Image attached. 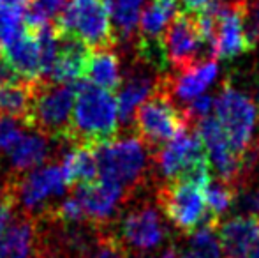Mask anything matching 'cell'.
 I'll list each match as a JSON object with an SVG mask.
<instances>
[{
  "label": "cell",
  "mask_w": 259,
  "mask_h": 258,
  "mask_svg": "<svg viewBox=\"0 0 259 258\" xmlns=\"http://www.w3.org/2000/svg\"><path fill=\"white\" fill-rule=\"evenodd\" d=\"M160 258H177V249H175V246H169V248L164 249V253Z\"/></svg>",
  "instance_id": "cell-35"
},
{
  "label": "cell",
  "mask_w": 259,
  "mask_h": 258,
  "mask_svg": "<svg viewBox=\"0 0 259 258\" xmlns=\"http://www.w3.org/2000/svg\"><path fill=\"white\" fill-rule=\"evenodd\" d=\"M89 52L90 50L83 43L60 35V48L50 80L57 83H78L79 80H85Z\"/></svg>",
  "instance_id": "cell-19"
},
{
  "label": "cell",
  "mask_w": 259,
  "mask_h": 258,
  "mask_svg": "<svg viewBox=\"0 0 259 258\" xmlns=\"http://www.w3.org/2000/svg\"><path fill=\"white\" fill-rule=\"evenodd\" d=\"M58 165L64 170L69 186L89 184L99 179V166H97L96 151L90 145H78L67 140Z\"/></svg>",
  "instance_id": "cell-17"
},
{
  "label": "cell",
  "mask_w": 259,
  "mask_h": 258,
  "mask_svg": "<svg viewBox=\"0 0 259 258\" xmlns=\"http://www.w3.org/2000/svg\"><path fill=\"white\" fill-rule=\"evenodd\" d=\"M219 225H205L189 235L184 258H221V241L217 235Z\"/></svg>",
  "instance_id": "cell-23"
},
{
  "label": "cell",
  "mask_w": 259,
  "mask_h": 258,
  "mask_svg": "<svg viewBox=\"0 0 259 258\" xmlns=\"http://www.w3.org/2000/svg\"><path fill=\"white\" fill-rule=\"evenodd\" d=\"M205 196L208 209L219 217H222L231 210L233 200H235V188L217 177H211L205 190Z\"/></svg>",
  "instance_id": "cell-25"
},
{
  "label": "cell",
  "mask_w": 259,
  "mask_h": 258,
  "mask_svg": "<svg viewBox=\"0 0 259 258\" xmlns=\"http://www.w3.org/2000/svg\"><path fill=\"white\" fill-rule=\"evenodd\" d=\"M35 255V219L16 214L4 237V258H34Z\"/></svg>",
  "instance_id": "cell-20"
},
{
  "label": "cell",
  "mask_w": 259,
  "mask_h": 258,
  "mask_svg": "<svg viewBox=\"0 0 259 258\" xmlns=\"http://www.w3.org/2000/svg\"><path fill=\"white\" fill-rule=\"evenodd\" d=\"M219 241L224 258H238L245 255L259 241V217L235 216L221 227Z\"/></svg>",
  "instance_id": "cell-16"
},
{
  "label": "cell",
  "mask_w": 259,
  "mask_h": 258,
  "mask_svg": "<svg viewBox=\"0 0 259 258\" xmlns=\"http://www.w3.org/2000/svg\"><path fill=\"white\" fill-rule=\"evenodd\" d=\"M162 46L167 64L175 71H182L206 60L201 32L194 13H177L162 34Z\"/></svg>",
  "instance_id": "cell-9"
},
{
  "label": "cell",
  "mask_w": 259,
  "mask_h": 258,
  "mask_svg": "<svg viewBox=\"0 0 259 258\" xmlns=\"http://www.w3.org/2000/svg\"><path fill=\"white\" fill-rule=\"evenodd\" d=\"M180 2L184 6L185 13H201L210 6H213L217 0H180Z\"/></svg>",
  "instance_id": "cell-30"
},
{
  "label": "cell",
  "mask_w": 259,
  "mask_h": 258,
  "mask_svg": "<svg viewBox=\"0 0 259 258\" xmlns=\"http://www.w3.org/2000/svg\"><path fill=\"white\" fill-rule=\"evenodd\" d=\"M0 60L14 72L27 80H45V64L39 35L27 30L2 48Z\"/></svg>",
  "instance_id": "cell-14"
},
{
  "label": "cell",
  "mask_w": 259,
  "mask_h": 258,
  "mask_svg": "<svg viewBox=\"0 0 259 258\" xmlns=\"http://www.w3.org/2000/svg\"><path fill=\"white\" fill-rule=\"evenodd\" d=\"M30 129L27 121L13 117V115L0 114V152L9 154L20 140L25 136V133Z\"/></svg>",
  "instance_id": "cell-26"
},
{
  "label": "cell",
  "mask_w": 259,
  "mask_h": 258,
  "mask_svg": "<svg viewBox=\"0 0 259 258\" xmlns=\"http://www.w3.org/2000/svg\"><path fill=\"white\" fill-rule=\"evenodd\" d=\"M65 145L67 138H53L41 131L32 129V133H25L20 143L9 152V172L25 173L53 163L55 156H62Z\"/></svg>",
  "instance_id": "cell-12"
},
{
  "label": "cell",
  "mask_w": 259,
  "mask_h": 258,
  "mask_svg": "<svg viewBox=\"0 0 259 258\" xmlns=\"http://www.w3.org/2000/svg\"><path fill=\"white\" fill-rule=\"evenodd\" d=\"M224 2H231V4H240V2H245V0H224Z\"/></svg>",
  "instance_id": "cell-37"
},
{
  "label": "cell",
  "mask_w": 259,
  "mask_h": 258,
  "mask_svg": "<svg viewBox=\"0 0 259 258\" xmlns=\"http://www.w3.org/2000/svg\"><path fill=\"white\" fill-rule=\"evenodd\" d=\"M242 7L243 2L231 4L217 0L215 4L213 60H235L256 50L245 34Z\"/></svg>",
  "instance_id": "cell-11"
},
{
  "label": "cell",
  "mask_w": 259,
  "mask_h": 258,
  "mask_svg": "<svg viewBox=\"0 0 259 258\" xmlns=\"http://www.w3.org/2000/svg\"><path fill=\"white\" fill-rule=\"evenodd\" d=\"M14 216H16V212H14L9 205H0V256H2L4 237H6V232H7V228H9Z\"/></svg>",
  "instance_id": "cell-29"
},
{
  "label": "cell",
  "mask_w": 259,
  "mask_h": 258,
  "mask_svg": "<svg viewBox=\"0 0 259 258\" xmlns=\"http://www.w3.org/2000/svg\"><path fill=\"white\" fill-rule=\"evenodd\" d=\"M256 96H257V103H259V87H257V94H256Z\"/></svg>",
  "instance_id": "cell-38"
},
{
  "label": "cell",
  "mask_w": 259,
  "mask_h": 258,
  "mask_svg": "<svg viewBox=\"0 0 259 258\" xmlns=\"http://www.w3.org/2000/svg\"><path fill=\"white\" fill-rule=\"evenodd\" d=\"M25 9L0 4V50L25 32Z\"/></svg>",
  "instance_id": "cell-24"
},
{
  "label": "cell",
  "mask_w": 259,
  "mask_h": 258,
  "mask_svg": "<svg viewBox=\"0 0 259 258\" xmlns=\"http://www.w3.org/2000/svg\"><path fill=\"white\" fill-rule=\"evenodd\" d=\"M143 191L131 195L116 221L109 225L127 253H150L167 239L157 200H150Z\"/></svg>",
  "instance_id": "cell-3"
},
{
  "label": "cell",
  "mask_w": 259,
  "mask_h": 258,
  "mask_svg": "<svg viewBox=\"0 0 259 258\" xmlns=\"http://www.w3.org/2000/svg\"><path fill=\"white\" fill-rule=\"evenodd\" d=\"M215 119L235 152L245 154L259 143V106L250 96L226 78L215 99Z\"/></svg>",
  "instance_id": "cell-5"
},
{
  "label": "cell",
  "mask_w": 259,
  "mask_h": 258,
  "mask_svg": "<svg viewBox=\"0 0 259 258\" xmlns=\"http://www.w3.org/2000/svg\"><path fill=\"white\" fill-rule=\"evenodd\" d=\"M78 83H57L37 80L34 87L27 124L53 138H67L74 110Z\"/></svg>",
  "instance_id": "cell-7"
},
{
  "label": "cell",
  "mask_w": 259,
  "mask_h": 258,
  "mask_svg": "<svg viewBox=\"0 0 259 258\" xmlns=\"http://www.w3.org/2000/svg\"><path fill=\"white\" fill-rule=\"evenodd\" d=\"M192 128L184 108L159 85L147 101L140 104L133 117L131 129L152 149L157 151L173 140L180 131Z\"/></svg>",
  "instance_id": "cell-8"
},
{
  "label": "cell",
  "mask_w": 259,
  "mask_h": 258,
  "mask_svg": "<svg viewBox=\"0 0 259 258\" xmlns=\"http://www.w3.org/2000/svg\"><path fill=\"white\" fill-rule=\"evenodd\" d=\"M238 258H259V241L249 249V251L245 253V255H242V256H238Z\"/></svg>",
  "instance_id": "cell-34"
},
{
  "label": "cell",
  "mask_w": 259,
  "mask_h": 258,
  "mask_svg": "<svg viewBox=\"0 0 259 258\" xmlns=\"http://www.w3.org/2000/svg\"><path fill=\"white\" fill-rule=\"evenodd\" d=\"M72 193L81 202L85 219L101 227H109L115 223L131 196L123 186L104 179L78 184L72 188Z\"/></svg>",
  "instance_id": "cell-10"
},
{
  "label": "cell",
  "mask_w": 259,
  "mask_h": 258,
  "mask_svg": "<svg viewBox=\"0 0 259 258\" xmlns=\"http://www.w3.org/2000/svg\"><path fill=\"white\" fill-rule=\"evenodd\" d=\"M147 0H108L116 43L134 45L140 32L141 7Z\"/></svg>",
  "instance_id": "cell-21"
},
{
  "label": "cell",
  "mask_w": 259,
  "mask_h": 258,
  "mask_svg": "<svg viewBox=\"0 0 259 258\" xmlns=\"http://www.w3.org/2000/svg\"><path fill=\"white\" fill-rule=\"evenodd\" d=\"M177 13H180L178 0H150L147 9L141 13L138 38L147 41H160L164 30Z\"/></svg>",
  "instance_id": "cell-22"
},
{
  "label": "cell",
  "mask_w": 259,
  "mask_h": 258,
  "mask_svg": "<svg viewBox=\"0 0 259 258\" xmlns=\"http://www.w3.org/2000/svg\"><path fill=\"white\" fill-rule=\"evenodd\" d=\"M99 166V179L123 186L131 195L147 190L155 177L154 151L134 133H116L94 147Z\"/></svg>",
  "instance_id": "cell-1"
},
{
  "label": "cell",
  "mask_w": 259,
  "mask_h": 258,
  "mask_svg": "<svg viewBox=\"0 0 259 258\" xmlns=\"http://www.w3.org/2000/svg\"><path fill=\"white\" fill-rule=\"evenodd\" d=\"M243 14V27L245 34L252 46L256 48L259 45V0H247L242 7Z\"/></svg>",
  "instance_id": "cell-27"
},
{
  "label": "cell",
  "mask_w": 259,
  "mask_h": 258,
  "mask_svg": "<svg viewBox=\"0 0 259 258\" xmlns=\"http://www.w3.org/2000/svg\"><path fill=\"white\" fill-rule=\"evenodd\" d=\"M32 0H0V4H6V6H14V7H27Z\"/></svg>",
  "instance_id": "cell-33"
},
{
  "label": "cell",
  "mask_w": 259,
  "mask_h": 258,
  "mask_svg": "<svg viewBox=\"0 0 259 258\" xmlns=\"http://www.w3.org/2000/svg\"><path fill=\"white\" fill-rule=\"evenodd\" d=\"M219 75V65L215 60H201L182 71H175L173 75H162L159 80V87L173 97L175 103L180 106L187 104L194 97L203 92L215 82Z\"/></svg>",
  "instance_id": "cell-13"
},
{
  "label": "cell",
  "mask_w": 259,
  "mask_h": 258,
  "mask_svg": "<svg viewBox=\"0 0 259 258\" xmlns=\"http://www.w3.org/2000/svg\"><path fill=\"white\" fill-rule=\"evenodd\" d=\"M205 190L191 179H173L157 186L155 200L164 217L182 234L191 235L205 225H221V217L206 207Z\"/></svg>",
  "instance_id": "cell-4"
},
{
  "label": "cell",
  "mask_w": 259,
  "mask_h": 258,
  "mask_svg": "<svg viewBox=\"0 0 259 258\" xmlns=\"http://www.w3.org/2000/svg\"><path fill=\"white\" fill-rule=\"evenodd\" d=\"M92 258H127L125 248L115 237V234L111 232V227H106L103 242L97 248V251L92 255Z\"/></svg>",
  "instance_id": "cell-28"
},
{
  "label": "cell",
  "mask_w": 259,
  "mask_h": 258,
  "mask_svg": "<svg viewBox=\"0 0 259 258\" xmlns=\"http://www.w3.org/2000/svg\"><path fill=\"white\" fill-rule=\"evenodd\" d=\"M182 258H184V256H182Z\"/></svg>",
  "instance_id": "cell-39"
},
{
  "label": "cell",
  "mask_w": 259,
  "mask_h": 258,
  "mask_svg": "<svg viewBox=\"0 0 259 258\" xmlns=\"http://www.w3.org/2000/svg\"><path fill=\"white\" fill-rule=\"evenodd\" d=\"M85 80L104 90H115L122 83V60L115 46H104L89 52Z\"/></svg>",
  "instance_id": "cell-18"
},
{
  "label": "cell",
  "mask_w": 259,
  "mask_h": 258,
  "mask_svg": "<svg viewBox=\"0 0 259 258\" xmlns=\"http://www.w3.org/2000/svg\"><path fill=\"white\" fill-rule=\"evenodd\" d=\"M7 193H9V173L0 172V205L7 203Z\"/></svg>",
  "instance_id": "cell-32"
},
{
  "label": "cell",
  "mask_w": 259,
  "mask_h": 258,
  "mask_svg": "<svg viewBox=\"0 0 259 258\" xmlns=\"http://www.w3.org/2000/svg\"><path fill=\"white\" fill-rule=\"evenodd\" d=\"M46 11H50L52 14H58L65 6H67L69 0H37Z\"/></svg>",
  "instance_id": "cell-31"
},
{
  "label": "cell",
  "mask_w": 259,
  "mask_h": 258,
  "mask_svg": "<svg viewBox=\"0 0 259 258\" xmlns=\"http://www.w3.org/2000/svg\"><path fill=\"white\" fill-rule=\"evenodd\" d=\"M155 72V69L143 64L141 60L134 62L133 71L129 72L125 83L116 94L120 122H125L129 126L133 124V117L140 108V104L147 101L159 85L160 76H157Z\"/></svg>",
  "instance_id": "cell-15"
},
{
  "label": "cell",
  "mask_w": 259,
  "mask_h": 258,
  "mask_svg": "<svg viewBox=\"0 0 259 258\" xmlns=\"http://www.w3.org/2000/svg\"><path fill=\"white\" fill-rule=\"evenodd\" d=\"M118 122L116 97L109 90L92 85L87 80H79L67 140L96 147L118 133Z\"/></svg>",
  "instance_id": "cell-2"
},
{
  "label": "cell",
  "mask_w": 259,
  "mask_h": 258,
  "mask_svg": "<svg viewBox=\"0 0 259 258\" xmlns=\"http://www.w3.org/2000/svg\"><path fill=\"white\" fill-rule=\"evenodd\" d=\"M127 258H155L150 253H127Z\"/></svg>",
  "instance_id": "cell-36"
},
{
  "label": "cell",
  "mask_w": 259,
  "mask_h": 258,
  "mask_svg": "<svg viewBox=\"0 0 259 258\" xmlns=\"http://www.w3.org/2000/svg\"><path fill=\"white\" fill-rule=\"evenodd\" d=\"M53 23L60 35L76 39L89 50L116 45L108 0H69Z\"/></svg>",
  "instance_id": "cell-6"
}]
</instances>
